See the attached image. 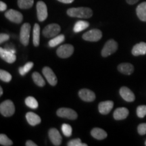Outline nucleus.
Listing matches in <instances>:
<instances>
[{
  "instance_id": "1a4fd4ad",
  "label": "nucleus",
  "mask_w": 146,
  "mask_h": 146,
  "mask_svg": "<svg viewBox=\"0 0 146 146\" xmlns=\"http://www.w3.org/2000/svg\"><path fill=\"white\" fill-rule=\"evenodd\" d=\"M74 52V47L70 44H64L58 47L57 55L61 58H67L71 56Z\"/></svg>"
},
{
  "instance_id": "c85d7f7f",
  "label": "nucleus",
  "mask_w": 146,
  "mask_h": 146,
  "mask_svg": "<svg viewBox=\"0 0 146 146\" xmlns=\"http://www.w3.org/2000/svg\"><path fill=\"white\" fill-rule=\"evenodd\" d=\"M34 64L32 62H27L26 64H25L23 67H20L19 68V73L21 74L22 76L25 75L27 72H29V71L31 70V68L33 66Z\"/></svg>"
},
{
  "instance_id": "39448f33",
  "label": "nucleus",
  "mask_w": 146,
  "mask_h": 146,
  "mask_svg": "<svg viewBox=\"0 0 146 146\" xmlns=\"http://www.w3.org/2000/svg\"><path fill=\"white\" fill-rule=\"evenodd\" d=\"M31 33V25L29 23H25L21 27L20 32V41L25 46H27L29 43Z\"/></svg>"
},
{
  "instance_id": "6e6552de",
  "label": "nucleus",
  "mask_w": 146,
  "mask_h": 146,
  "mask_svg": "<svg viewBox=\"0 0 146 146\" xmlns=\"http://www.w3.org/2000/svg\"><path fill=\"white\" fill-rule=\"evenodd\" d=\"M5 16L7 19L14 23L20 24L23 21V14L18 11L13 10V9H10L7 11L5 13Z\"/></svg>"
},
{
  "instance_id": "2eb2a0df",
  "label": "nucleus",
  "mask_w": 146,
  "mask_h": 146,
  "mask_svg": "<svg viewBox=\"0 0 146 146\" xmlns=\"http://www.w3.org/2000/svg\"><path fill=\"white\" fill-rule=\"evenodd\" d=\"M0 56L1 59H3L6 62L12 64L14 63L16 60V56L15 54L11 52L6 49L1 47L0 48Z\"/></svg>"
},
{
  "instance_id": "c756f323",
  "label": "nucleus",
  "mask_w": 146,
  "mask_h": 146,
  "mask_svg": "<svg viewBox=\"0 0 146 146\" xmlns=\"http://www.w3.org/2000/svg\"><path fill=\"white\" fill-rule=\"evenodd\" d=\"M0 79L5 83H9L12 80V75L7 71L1 70H0Z\"/></svg>"
},
{
  "instance_id": "ea45409f",
  "label": "nucleus",
  "mask_w": 146,
  "mask_h": 146,
  "mask_svg": "<svg viewBox=\"0 0 146 146\" xmlns=\"http://www.w3.org/2000/svg\"><path fill=\"white\" fill-rule=\"evenodd\" d=\"M25 145L27 146H36L37 145L35 143H34L33 141H31V140H29V141H27L26 142V143H25Z\"/></svg>"
},
{
  "instance_id": "e433bc0d",
  "label": "nucleus",
  "mask_w": 146,
  "mask_h": 146,
  "mask_svg": "<svg viewBox=\"0 0 146 146\" xmlns=\"http://www.w3.org/2000/svg\"><path fill=\"white\" fill-rule=\"evenodd\" d=\"M4 48L6 49V50H9V51H10L11 52L14 53V54H15V53H16V50L14 49V46L12 44H6V45H5Z\"/></svg>"
},
{
  "instance_id": "aec40b11",
  "label": "nucleus",
  "mask_w": 146,
  "mask_h": 146,
  "mask_svg": "<svg viewBox=\"0 0 146 146\" xmlns=\"http://www.w3.org/2000/svg\"><path fill=\"white\" fill-rule=\"evenodd\" d=\"M136 13L140 21L146 22V1L138 5L136 8Z\"/></svg>"
},
{
  "instance_id": "f8f14e48",
  "label": "nucleus",
  "mask_w": 146,
  "mask_h": 146,
  "mask_svg": "<svg viewBox=\"0 0 146 146\" xmlns=\"http://www.w3.org/2000/svg\"><path fill=\"white\" fill-rule=\"evenodd\" d=\"M78 96L82 100L85 102H91L96 99V94L94 91L88 89H82L78 92Z\"/></svg>"
},
{
  "instance_id": "a19ab883",
  "label": "nucleus",
  "mask_w": 146,
  "mask_h": 146,
  "mask_svg": "<svg viewBox=\"0 0 146 146\" xmlns=\"http://www.w3.org/2000/svg\"><path fill=\"white\" fill-rule=\"evenodd\" d=\"M58 1L64 3H71L74 1V0H58Z\"/></svg>"
},
{
  "instance_id": "37998d69",
  "label": "nucleus",
  "mask_w": 146,
  "mask_h": 146,
  "mask_svg": "<svg viewBox=\"0 0 146 146\" xmlns=\"http://www.w3.org/2000/svg\"><path fill=\"white\" fill-rule=\"evenodd\" d=\"M145 145H146V140H145Z\"/></svg>"
},
{
  "instance_id": "dca6fc26",
  "label": "nucleus",
  "mask_w": 146,
  "mask_h": 146,
  "mask_svg": "<svg viewBox=\"0 0 146 146\" xmlns=\"http://www.w3.org/2000/svg\"><path fill=\"white\" fill-rule=\"evenodd\" d=\"M113 106H114V102L108 100V101L100 102L98 106V109H99V112L102 114L106 115L110 112L113 108Z\"/></svg>"
},
{
  "instance_id": "4be33fe9",
  "label": "nucleus",
  "mask_w": 146,
  "mask_h": 146,
  "mask_svg": "<svg viewBox=\"0 0 146 146\" xmlns=\"http://www.w3.org/2000/svg\"><path fill=\"white\" fill-rule=\"evenodd\" d=\"M91 135L93 137L98 140L104 139L107 137V133L100 128H94L91 131Z\"/></svg>"
},
{
  "instance_id": "2f4dec72",
  "label": "nucleus",
  "mask_w": 146,
  "mask_h": 146,
  "mask_svg": "<svg viewBox=\"0 0 146 146\" xmlns=\"http://www.w3.org/2000/svg\"><path fill=\"white\" fill-rule=\"evenodd\" d=\"M62 131L63 134L66 137H70L72 135V129L71 126L68 124H63L62 125Z\"/></svg>"
},
{
  "instance_id": "393cba45",
  "label": "nucleus",
  "mask_w": 146,
  "mask_h": 146,
  "mask_svg": "<svg viewBox=\"0 0 146 146\" xmlns=\"http://www.w3.org/2000/svg\"><path fill=\"white\" fill-rule=\"evenodd\" d=\"M64 39H65L64 35H60L54 36L53 39H51L50 41H49L48 45L50 47H56L59 44H60V43H62V42L64 41Z\"/></svg>"
},
{
  "instance_id": "7ed1b4c3",
  "label": "nucleus",
  "mask_w": 146,
  "mask_h": 146,
  "mask_svg": "<svg viewBox=\"0 0 146 146\" xmlns=\"http://www.w3.org/2000/svg\"><path fill=\"white\" fill-rule=\"evenodd\" d=\"M118 50V43L114 39H110L104 46L102 50V56L103 57H108L114 54Z\"/></svg>"
},
{
  "instance_id": "f704fd0d",
  "label": "nucleus",
  "mask_w": 146,
  "mask_h": 146,
  "mask_svg": "<svg viewBox=\"0 0 146 146\" xmlns=\"http://www.w3.org/2000/svg\"><path fill=\"white\" fill-rule=\"evenodd\" d=\"M137 132L140 135H144L146 134V123H141L138 125Z\"/></svg>"
},
{
  "instance_id": "f3484780",
  "label": "nucleus",
  "mask_w": 146,
  "mask_h": 146,
  "mask_svg": "<svg viewBox=\"0 0 146 146\" xmlns=\"http://www.w3.org/2000/svg\"><path fill=\"white\" fill-rule=\"evenodd\" d=\"M129 110L126 108L122 107V108H118L115 110L113 114V116L114 118L116 120H122L125 119L129 116Z\"/></svg>"
},
{
  "instance_id": "f03ea898",
  "label": "nucleus",
  "mask_w": 146,
  "mask_h": 146,
  "mask_svg": "<svg viewBox=\"0 0 146 146\" xmlns=\"http://www.w3.org/2000/svg\"><path fill=\"white\" fill-rule=\"evenodd\" d=\"M0 112L5 117H10L15 112L14 103L10 100H5L0 104Z\"/></svg>"
},
{
  "instance_id": "a211bd4d",
  "label": "nucleus",
  "mask_w": 146,
  "mask_h": 146,
  "mask_svg": "<svg viewBox=\"0 0 146 146\" xmlns=\"http://www.w3.org/2000/svg\"><path fill=\"white\" fill-rule=\"evenodd\" d=\"M131 53L134 56H143L146 54V43L141 42L133 46Z\"/></svg>"
},
{
  "instance_id": "f257e3e1",
  "label": "nucleus",
  "mask_w": 146,
  "mask_h": 146,
  "mask_svg": "<svg viewBox=\"0 0 146 146\" xmlns=\"http://www.w3.org/2000/svg\"><path fill=\"white\" fill-rule=\"evenodd\" d=\"M67 14L70 17L79 18H89L93 16V11L87 7L69 8L67 10Z\"/></svg>"
},
{
  "instance_id": "79ce46f5",
  "label": "nucleus",
  "mask_w": 146,
  "mask_h": 146,
  "mask_svg": "<svg viewBox=\"0 0 146 146\" xmlns=\"http://www.w3.org/2000/svg\"><path fill=\"white\" fill-rule=\"evenodd\" d=\"M3 95V89L2 87H0V96H1Z\"/></svg>"
},
{
  "instance_id": "bb28decb",
  "label": "nucleus",
  "mask_w": 146,
  "mask_h": 146,
  "mask_svg": "<svg viewBox=\"0 0 146 146\" xmlns=\"http://www.w3.org/2000/svg\"><path fill=\"white\" fill-rule=\"evenodd\" d=\"M34 4V0H18V5L21 9H29Z\"/></svg>"
},
{
  "instance_id": "b1692460",
  "label": "nucleus",
  "mask_w": 146,
  "mask_h": 146,
  "mask_svg": "<svg viewBox=\"0 0 146 146\" xmlns=\"http://www.w3.org/2000/svg\"><path fill=\"white\" fill-rule=\"evenodd\" d=\"M40 41V27L38 24H35L33 28V44L38 47Z\"/></svg>"
},
{
  "instance_id": "58836bf2",
  "label": "nucleus",
  "mask_w": 146,
  "mask_h": 146,
  "mask_svg": "<svg viewBox=\"0 0 146 146\" xmlns=\"http://www.w3.org/2000/svg\"><path fill=\"white\" fill-rule=\"evenodd\" d=\"M139 0H126L127 3L129 5H134L136 3H137Z\"/></svg>"
},
{
  "instance_id": "412c9836",
  "label": "nucleus",
  "mask_w": 146,
  "mask_h": 146,
  "mask_svg": "<svg viewBox=\"0 0 146 146\" xmlns=\"http://www.w3.org/2000/svg\"><path fill=\"white\" fill-rule=\"evenodd\" d=\"M26 118L29 125L31 126L37 125L39 123H41V118L37 114H36L35 113L32 112L27 113Z\"/></svg>"
},
{
  "instance_id": "6ab92c4d",
  "label": "nucleus",
  "mask_w": 146,
  "mask_h": 146,
  "mask_svg": "<svg viewBox=\"0 0 146 146\" xmlns=\"http://www.w3.org/2000/svg\"><path fill=\"white\" fill-rule=\"evenodd\" d=\"M118 70L122 74L131 75L134 72V66L131 63H122L118 66Z\"/></svg>"
},
{
  "instance_id": "ddd939ff",
  "label": "nucleus",
  "mask_w": 146,
  "mask_h": 146,
  "mask_svg": "<svg viewBox=\"0 0 146 146\" xmlns=\"http://www.w3.org/2000/svg\"><path fill=\"white\" fill-rule=\"evenodd\" d=\"M120 96L124 100L128 102H134L135 100V96L130 89L127 87H122L119 91Z\"/></svg>"
},
{
  "instance_id": "9b49d317",
  "label": "nucleus",
  "mask_w": 146,
  "mask_h": 146,
  "mask_svg": "<svg viewBox=\"0 0 146 146\" xmlns=\"http://www.w3.org/2000/svg\"><path fill=\"white\" fill-rule=\"evenodd\" d=\"M42 72H43V75L46 78V80L52 86H55L58 83V79L56 77V74L54 72L52 69L50 67L45 66L42 70Z\"/></svg>"
},
{
  "instance_id": "cd10ccee",
  "label": "nucleus",
  "mask_w": 146,
  "mask_h": 146,
  "mask_svg": "<svg viewBox=\"0 0 146 146\" xmlns=\"http://www.w3.org/2000/svg\"><path fill=\"white\" fill-rule=\"evenodd\" d=\"M25 104H26L27 106L32 109L37 108L38 106H39L35 98H33V97L31 96H29L26 98V100H25Z\"/></svg>"
},
{
  "instance_id": "4c0bfd02",
  "label": "nucleus",
  "mask_w": 146,
  "mask_h": 146,
  "mask_svg": "<svg viewBox=\"0 0 146 146\" xmlns=\"http://www.w3.org/2000/svg\"><path fill=\"white\" fill-rule=\"evenodd\" d=\"M7 9V5L3 1H0V11L3 12Z\"/></svg>"
},
{
  "instance_id": "9d476101",
  "label": "nucleus",
  "mask_w": 146,
  "mask_h": 146,
  "mask_svg": "<svg viewBox=\"0 0 146 146\" xmlns=\"http://www.w3.org/2000/svg\"><path fill=\"white\" fill-rule=\"evenodd\" d=\"M47 8L45 3L42 1H39L36 3V16L40 22L45 21L47 18Z\"/></svg>"
},
{
  "instance_id": "72a5a7b5",
  "label": "nucleus",
  "mask_w": 146,
  "mask_h": 146,
  "mask_svg": "<svg viewBox=\"0 0 146 146\" xmlns=\"http://www.w3.org/2000/svg\"><path fill=\"white\" fill-rule=\"evenodd\" d=\"M67 145L68 146H87L86 143H82L80 139H72L68 142Z\"/></svg>"
},
{
  "instance_id": "7c9ffc66",
  "label": "nucleus",
  "mask_w": 146,
  "mask_h": 146,
  "mask_svg": "<svg viewBox=\"0 0 146 146\" xmlns=\"http://www.w3.org/2000/svg\"><path fill=\"white\" fill-rule=\"evenodd\" d=\"M0 144L4 146H10L13 145V142L4 134L0 135Z\"/></svg>"
},
{
  "instance_id": "20e7f679",
  "label": "nucleus",
  "mask_w": 146,
  "mask_h": 146,
  "mask_svg": "<svg viewBox=\"0 0 146 146\" xmlns=\"http://www.w3.org/2000/svg\"><path fill=\"white\" fill-rule=\"evenodd\" d=\"M60 30H61V28L58 24H50L43 29L42 33L45 37L52 38L57 36L60 32Z\"/></svg>"
},
{
  "instance_id": "423d86ee",
  "label": "nucleus",
  "mask_w": 146,
  "mask_h": 146,
  "mask_svg": "<svg viewBox=\"0 0 146 146\" xmlns=\"http://www.w3.org/2000/svg\"><path fill=\"white\" fill-rule=\"evenodd\" d=\"M102 33L98 29H91L83 35V39L85 41L96 42L102 39Z\"/></svg>"
},
{
  "instance_id": "473e14b6",
  "label": "nucleus",
  "mask_w": 146,
  "mask_h": 146,
  "mask_svg": "<svg viewBox=\"0 0 146 146\" xmlns=\"http://www.w3.org/2000/svg\"><path fill=\"white\" fill-rule=\"evenodd\" d=\"M137 115L139 118H144L146 116V105L139 106L137 108Z\"/></svg>"
},
{
  "instance_id": "5701e85b",
  "label": "nucleus",
  "mask_w": 146,
  "mask_h": 146,
  "mask_svg": "<svg viewBox=\"0 0 146 146\" xmlns=\"http://www.w3.org/2000/svg\"><path fill=\"white\" fill-rule=\"evenodd\" d=\"M89 27V23L88 22L85 21H79L76 22L74 25V28H73V31L74 33H78L83 31V30L88 28Z\"/></svg>"
},
{
  "instance_id": "4468645a",
  "label": "nucleus",
  "mask_w": 146,
  "mask_h": 146,
  "mask_svg": "<svg viewBox=\"0 0 146 146\" xmlns=\"http://www.w3.org/2000/svg\"><path fill=\"white\" fill-rule=\"evenodd\" d=\"M48 135L51 141L54 145L58 146L61 144L62 138L61 135H60L59 131L57 129H55V128H52V129H50L48 132Z\"/></svg>"
},
{
  "instance_id": "a878e982",
  "label": "nucleus",
  "mask_w": 146,
  "mask_h": 146,
  "mask_svg": "<svg viewBox=\"0 0 146 146\" xmlns=\"http://www.w3.org/2000/svg\"><path fill=\"white\" fill-rule=\"evenodd\" d=\"M32 78L33 79L34 83H35L36 85H38V86L39 87L45 86V82L39 72H35L33 73Z\"/></svg>"
},
{
  "instance_id": "c9c22d12",
  "label": "nucleus",
  "mask_w": 146,
  "mask_h": 146,
  "mask_svg": "<svg viewBox=\"0 0 146 146\" xmlns=\"http://www.w3.org/2000/svg\"><path fill=\"white\" fill-rule=\"evenodd\" d=\"M10 39V36L8 34L1 33L0 35V43H3V42L8 41Z\"/></svg>"
},
{
  "instance_id": "0eeeda50",
  "label": "nucleus",
  "mask_w": 146,
  "mask_h": 146,
  "mask_svg": "<svg viewBox=\"0 0 146 146\" xmlns=\"http://www.w3.org/2000/svg\"><path fill=\"white\" fill-rule=\"evenodd\" d=\"M56 114L59 117L65 118L69 120H75L77 118V113L74 110L67 108H62L58 109Z\"/></svg>"
}]
</instances>
